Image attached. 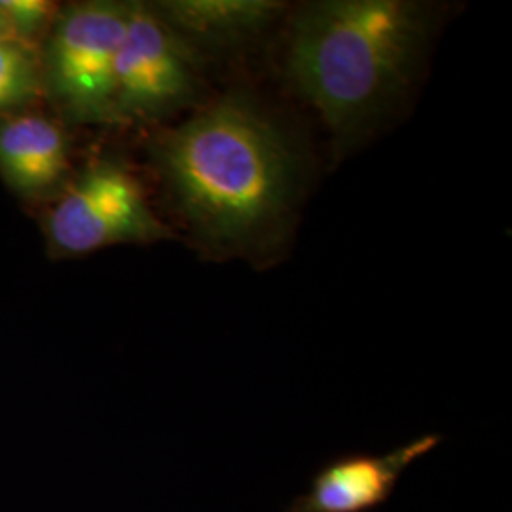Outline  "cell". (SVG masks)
I'll use <instances>...</instances> for the list:
<instances>
[{
    "instance_id": "cell-1",
    "label": "cell",
    "mask_w": 512,
    "mask_h": 512,
    "mask_svg": "<svg viewBox=\"0 0 512 512\" xmlns=\"http://www.w3.org/2000/svg\"><path fill=\"white\" fill-rule=\"evenodd\" d=\"M160 164L186 217L219 247L264 236L293 198L287 141L253 103L234 95L171 131Z\"/></svg>"
},
{
    "instance_id": "cell-4",
    "label": "cell",
    "mask_w": 512,
    "mask_h": 512,
    "mask_svg": "<svg viewBox=\"0 0 512 512\" xmlns=\"http://www.w3.org/2000/svg\"><path fill=\"white\" fill-rule=\"evenodd\" d=\"M131 4L84 2L55 21L46 65L57 101L78 120H110L114 65Z\"/></svg>"
},
{
    "instance_id": "cell-5",
    "label": "cell",
    "mask_w": 512,
    "mask_h": 512,
    "mask_svg": "<svg viewBox=\"0 0 512 512\" xmlns=\"http://www.w3.org/2000/svg\"><path fill=\"white\" fill-rule=\"evenodd\" d=\"M196 50L158 10L131 4L114 65L110 120L156 118L196 92Z\"/></svg>"
},
{
    "instance_id": "cell-7",
    "label": "cell",
    "mask_w": 512,
    "mask_h": 512,
    "mask_svg": "<svg viewBox=\"0 0 512 512\" xmlns=\"http://www.w3.org/2000/svg\"><path fill=\"white\" fill-rule=\"evenodd\" d=\"M437 437H423L382 458L334 463L317 476L310 495L296 512H363L380 505L404 469L427 454Z\"/></svg>"
},
{
    "instance_id": "cell-8",
    "label": "cell",
    "mask_w": 512,
    "mask_h": 512,
    "mask_svg": "<svg viewBox=\"0 0 512 512\" xmlns=\"http://www.w3.org/2000/svg\"><path fill=\"white\" fill-rule=\"evenodd\" d=\"M160 16L194 48V42L224 48L255 37L281 12L274 0H177L158 8Z\"/></svg>"
},
{
    "instance_id": "cell-10",
    "label": "cell",
    "mask_w": 512,
    "mask_h": 512,
    "mask_svg": "<svg viewBox=\"0 0 512 512\" xmlns=\"http://www.w3.org/2000/svg\"><path fill=\"white\" fill-rule=\"evenodd\" d=\"M0 12L16 40L33 37L48 23L54 6L44 0H0Z\"/></svg>"
},
{
    "instance_id": "cell-11",
    "label": "cell",
    "mask_w": 512,
    "mask_h": 512,
    "mask_svg": "<svg viewBox=\"0 0 512 512\" xmlns=\"http://www.w3.org/2000/svg\"><path fill=\"white\" fill-rule=\"evenodd\" d=\"M4 38H14V35H12L6 19H4L2 12H0V40H4Z\"/></svg>"
},
{
    "instance_id": "cell-3",
    "label": "cell",
    "mask_w": 512,
    "mask_h": 512,
    "mask_svg": "<svg viewBox=\"0 0 512 512\" xmlns=\"http://www.w3.org/2000/svg\"><path fill=\"white\" fill-rule=\"evenodd\" d=\"M57 251L86 255L116 243L169 238V228L152 213L141 186L116 162L90 165L59 198L46 220Z\"/></svg>"
},
{
    "instance_id": "cell-2",
    "label": "cell",
    "mask_w": 512,
    "mask_h": 512,
    "mask_svg": "<svg viewBox=\"0 0 512 512\" xmlns=\"http://www.w3.org/2000/svg\"><path fill=\"white\" fill-rule=\"evenodd\" d=\"M427 19L403 0H329L293 25L289 71L296 88L344 143L363 133L410 82Z\"/></svg>"
},
{
    "instance_id": "cell-6",
    "label": "cell",
    "mask_w": 512,
    "mask_h": 512,
    "mask_svg": "<svg viewBox=\"0 0 512 512\" xmlns=\"http://www.w3.org/2000/svg\"><path fill=\"white\" fill-rule=\"evenodd\" d=\"M69 169V141L52 118L35 112L0 118V175L19 194L38 196Z\"/></svg>"
},
{
    "instance_id": "cell-9",
    "label": "cell",
    "mask_w": 512,
    "mask_h": 512,
    "mask_svg": "<svg viewBox=\"0 0 512 512\" xmlns=\"http://www.w3.org/2000/svg\"><path fill=\"white\" fill-rule=\"evenodd\" d=\"M42 84L37 59L16 38L0 40V112L33 101Z\"/></svg>"
}]
</instances>
